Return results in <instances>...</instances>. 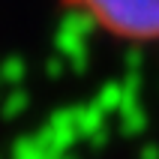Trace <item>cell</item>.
I'll list each match as a JSON object with an SVG mask.
<instances>
[{"label": "cell", "instance_id": "6da1fadb", "mask_svg": "<svg viewBox=\"0 0 159 159\" xmlns=\"http://www.w3.org/2000/svg\"><path fill=\"white\" fill-rule=\"evenodd\" d=\"M81 18L120 42H159V0H66Z\"/></svg>", "mask_w": 159, "mask_h": 159}]
</instances>
